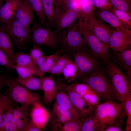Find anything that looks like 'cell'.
Segmentation results:
<instances>
[{
    "mask_svg": "<svg viewBox=\"0 0 131 131\" xmlns=\"http://www.w3.org/2000/svg\"><path fill=\"white\" fill-rule=\"evenodd\" d=\"M94 6L96 8L103 10H111L113 6L108 0H93Z\"/></svg>",
    "mask_w": 131,
    "mask_h": 131,
    "instance_id": "42",
    "label": "cell"
},
{
    "mask_svg": "<svg viewBox=\"0 0 131 131\" xmlns=\"http://www.w3.org/2000/svg\"><path fill=\"white\" fill-rule=\"evenodd\" d=\"M31 30L29 42L33 45L45 46L52 49L58 47L57 40L59 32L57 30H51L35 22Z\"/></svg>",
    "mask_w": 131,
    "mask_h": 131,
    "instance_id": "8",
    "label": "cell"
},
{
    "mask_svg": "<svg viewBox=\"0 0 131 131\" xmlns=\"http://www.w3.org/2000/svg\"><path fill=\"white\" fill-rule=\"evenodd\" d=\"M74 0L75 1H80L81 0Z\"/></svg>",
    "mask_w": 131,
    "mask_h": 131,
    "instance_id": "52",
    "label": "cell"
},
{
    "mask_svg": "<svg viewBox=\"0 0 131 131\" xmlns=\"http://www.w3.org/2000/svg\"><path fill=\"white\" fill-rule=\"evenodd\" d=\"M8 96L14 102L22 106H32L36 102H40L41 97L38 94L31 91L10 78L7 82Z\"/></svg>",
    "mask_w": 131,
    "mask_h": 131,
    "instance_id": "6",
    "label": "cell"
},
{
    "mask_svg": "<svg viewBox=\"0 0 131 131\" xmlns=\"http://www.w3.org/2000/svg\"><path fill=\"white\" fill-rule=\"evenodd\" d=\"M126 116L124 111L121 115L117 118L114 123L108 127L104 131H123L122 127L123 124V121Z\"/></svg>",
    "mask_w": 131,
    "mask_h": 131,
    "instance_id": "39",
    "label": "cell"
},
{
    "mask_svg": "<svg viewBox=\"0 0 131 131\" xmlns=\"http://www.w3.org/2000/svg\"><path fill=\"white\" fill-rule=\"evenodd\" d=\"M80 31L85 44L93 56L104 62H108L110 55L105 45L87 29L83 28Z\"/></svg>",
    "mask_w": 131,
    "mask_h": 131,
    "instance_id": "9",
    "label": "cell"
},
{
    "mask_svg": "<svg viewBox=\"0 0 131 131\" xmlns=\"http://www.w3.org/2000/svg\"><path fill=\"white\" fill-rule=\"evenodd\" d=\"M0 65L9 70L14 69L13 64L5 53L0 49Z\"/></svg>",
    "mask_w": 131,
    "mask_h": 131,
    "instance_id": "41",
    "label": "cell"
},
{
    "mask_svg": "<svg viewBox=\"0 0 131 131\" xmlns=\"http://www.w3.org/2000/svg\"><path fill=\"white\" fill-rule=\"evenodd\" d=\"M35 12L43 26L49 27L45 15L41 0H26Z\"/></svg>",
    "mask_w": 131,
    "mask_h": 131,
    "instance_id": "27",
    "label": "cell"
},
{
    "mask_svg": "<svg viewBox=\"0 0 131 131\" xmlns=\"http://www.w3.org/2000/svg\"><path fill=\"white\" fill-rule=\"evenodd\" d=\"M14 79L18 83L29 90H41L42 81L40 77L32 76L23 78L18 76Z\"/></svg>",
    "mask_w": 131,
    "mask_h": 131,
    "instance_id": "23",
    "label": "cell"
},
{
    "mask_svg": "<svg viewBox=\"0 0 131 131\" xmlns=\"http://www.w3.org/2000/svg\"><path fill=\"white\" fill-rule=\"evenodd\" d=\"M14 61L15 65L20 66H30L35 65L30 55L21 51L15 52Z\"/></svg>",
    "mask_w": 131,
    "mask_h": 131,
    "instance_id": "31",
    "label": "cell"
},
{
    "mask_svg": "<svg viewBox=\"0 0 131 131\" xmlns=\"http://www.w3.org/2000/svg\"><path fill=\"white\" fill-rule=\"evenodd\" d=\"M14 69L18 76L25 78L35 75L39 76L38 67L35 65L30 66H20L15 65Z\"/></svg>",
    "mask_w": 131,
    "mask_h": 131,
    "instance_id": "30",
    "label": "cell"
},
{
    "mask_svg": "<svg viewBox=\"0 0 131 131\" xmlns=\"http://www.w3.org/2000/svg\"><path fill=\"white\" fill-rule=\"evenodd\" d=\"M2 25L11 38L15 46L21 50H25L31 33V28L26 27L14 18Z\"/></svg>",
    "mask_w": 131,
    "mask_h": 131,
    "instance_id": "7",
    "label": "cell"
},
{
    "mask_svg": "<svg viewBox=\"0 0 131 131\" xmlns=\"http://www.w3.org/2000/svg\"><path fill=\"white\" fill-rule=\"evenodd\" d=\"M83 81L98 96L100 101L114 100L116 98L106 73L99 68Z\"/></svg>",
    "mask_w": 131,
    "mask_h": 131,
    "instance_id": "1",
    "label": "cell"
},
{
    "mask_svg": "<svg viewBox=\"0 0 131 131\" xmlns=\"http://www.w3.org/2000/svg\"><path fill=\"white\" fill-rule=\"evenodd\" d=\"M69 85L73 90L82 97L87 94L95 93L85 83H76Z\"/></svg>",
    "mask_w": 131,
    "mask_h": 131,
    "instance_id": "37",
    "label": "cell"
},
{
    "mask_svg": "<svg viewBox=\"0 0 131 131\" xmlns=\"http://www.w3.org/2000/svg\"><path fill=\"white\" fill-rule=\"evenodd\" d=\"M113 6L123 11L131 13V2L127 0H108Z\"/></svg>",
    "mask_w": 131,
    "mask_h": 131,
    "instance_id": "38",
    "label": "cell"
},
{
    "mask_svg": "<svg viewBox=\"0 0 131 131\" xmlns=\"http://www.w3.org/2000/svg\"><path fill=\"white\" fill-rule=\"evenodd\" d=\"M33 46V48L30 49L29 55L34 61L44 54L39 46Z\"/></svg>",
    "mask_w": 131,
    "mask_h": 131,
    "instance_id": "44",
    "label": "cell"
},
{
    "mask_svg": "<svg viewBox=\"0 0 131 131\" xmlns=\"http://www.w3.org/2000/svg\"><path fill=\"white\" fill-rule=\"evenodd\" d=\"M43 9L49 27L54 26L55 13L54 0H41Z\"/></svg>",
    "mask_w": 131,
    "mask_h": 131,
    "instance_id": "24",
    "label": "cell"
},
{
    "mask_svg": "<svg viewBox=\"0 0 131 131\" xmlns=\"http://www.w3.org/2000/svg\"><path fill=\"white\" fill-rule=\"evenodd\" d=\"M54 117L56 121L64 123L73 118L71 113L68 111L63 108L56 103L53 110Z\"/></svg>",
    "mask_w": 131,
    "mask_h": 131,
    "instance_id": "29",
    "label": "cell"
},
{
    "mask_svg": "<svg viewBox=\"0 0 131 131\" xmlns=\"http://www.w3.org/2000/svg\"><path fill=\"white\" fill-rule=\"evenodd\" d=\"M85 28L99 39L109 49L110 36L111 34L116 30L115 29L94 16L90 23Z\"/></svg>",
    "mask_w": 131,
    "mask_h": 131,
    "instance_id": "10",
    "label": "cell"
},
{
    "mask_svg": "<svg viewBox=\"0 0 131 131\" xmlns=\"http://www.w3.org/2000/svg\"><path fill=\"white\" fill-rule=\"evenodd\" d=\"M69 0H54L55 10H60L67 8Z\"/></svg>",
    "mask_w": 131,
    "mask_h": 131,
    "instance_id": "45",
    "label": "cell"
},
{
    "mask_svg": "<svg viewBox=\"0 0 131 131\" xmlns=\"http://www.w3.org/2000/svg\"><path fill=\"white\" fill-rule=\"evenodd\" d=\"M128 0V1H129V2H131V0Z\"/></svg>",
    "mask_w": 131,
    "mask_h": 131,
    "instance_id": "53",
    "label": "cell"
},
{
    "mask_svg": "<svg viewBox=\"0 0 131 131\" xmlns=\"http://www.w3.org/2000/svg\"><path fill=\"white\" fill-rule=\"evenodd\" d=\"M79 16L78 22L80 30L90 23L94 16L95 7L93 0H81Z\"/></svg>",
    "mask_w": 131,
    "mask_h": 131,
    "instance_id": "15",
    "label": "cell"
},
{
    "mask_svg": "<svg viewBox=\"0 0 131 131\" xmlns=\"http://www.w3.org/2000/svg\"><path fill=\"white\" fill-rule=\"evenodd\" d=\"M61 50H58L55 53L47 56L43 63L38 67L39 77H41L46 73H49L52 66L58 58Z\"/></svg>",
    "mask_w": 131,
    "mask_h": 131,
    "instance_id": "25",
    "label": "cell"
},
{
    "mask_svg": "<svg viewBox=\"0 0 131 131\" xmlns=\"http://www.w3.org/2000/svg\"><path fill=\"white\" fill-rule=\"evenodd\" d=\"M22 0H6L0 9V24L2 25L14 18Z\"/></svg>",
    "mask_w": 131,
    "mask_h": 131,
    "instance_id": "18",
    "label": "cell"
},
{
    "mask_svg": "<svg viewBox=\"0 0 131 131\" xmlns=\"http://www.w3.org/2000/svg\"><path fill=\"white\" fill-rule=\"evenodd\" d=\"M86 46L72 53L77 69V78L82 81L99 68L97 58Z\"/></svg>",
    "mask_w": 131,
    "mask_h": 131,
    "instance_id": "4",
    "label": "cell"
},
{
    "mask_svg": "<svg viewBox=\"0 0 131 131\" xmlns=\"http://www.w3.org/2000/svg\"><path fill=\"white\" fill-rule=\"evenodd\" d=\"M77 69L74 61L69 59L64 67L62 72L65 79L70 82L77 78Z\"/></svg>",
    "mask_w": 131,
    "mask_h": 131,
    "instance_id": "28",
    "label": "cell"
},
{
    "mask_svg": "<svg viewBox=\"0 0 131 131\" xmlns=\"http://www.w3.org/2000/svg\"><path fill=\"white\" fill-rule=\"evenodd\" d=\"M34 12L26 0H22L18 7L14 18L25 26L30 27L34 19Z\"/></svg>",
    "mask_w": 131,
    "mask_h": 131,
    "instance_id": "14",
    "label": "cell"
},
{
    "mask_svg": "<svg viewBox=\"0 0 131 131\" xmlns=\"http://www.w3.org/2000/svg\"><path fill=\"white\" fill-rule=\"evenodd\" d=\"M13 42L3 26H0V49L6 54L13 64L15 65V52L13 49Z\"/></svg>",
    "mask_w": 131,
    "mask_h": 131,
    "instance_id": "21",
    "label": "cell"
},
{
    "mask_svg": "<svg viewBox=\"0 0 131 131\" xmlns=\"http://www.w3.org/2000/svg\"><path fill=\"white\" fill-rule=\"evenodd\" d=\"M28 106H22L14 108L11 125L16 126V122L17 120L21 118L28 116Z\"/></svg>",
    "mask_w": 131,
    "mask_h": 131,
    "instance_id": "34",
    "label": "cell"
},
{
    "mask_svg": "<svg viewBox=\"0 0 131 131\" xmlns=\"http://www.w3.org/2000/svg\"><path fill=\"white\" fill-rule=\"evenodd\" d=\"M81 131H103L94 113L93 115L89 116L86 118L81 124Z\"/></svg>",
    "mask_w": 131,
    "mask_h": 131,
    "instance_id": "26",
    "label": "cell"
},
{
    "mask_svg": "<svg viewBox=\"0 0 131 131\" xmlns=\"http://www.w3.org/2000/svg\"><path fill=\"white\" fill-rule=\"evenodd\" d=\"M57 43V47H60L61 51L72 53L85 44L78 22L59 32Z\"/></svg>",
    "mask_w": 131,
    "mask_h": 131,
    "instance_id": "5",
    "label": "cell"
},
{
    "mask_svg": "<svg viewBox=\"0 0 131 131\" xmlns=\"http://www.w3.org/2000/svg\"><path fill=\"white\" fill-rule=\"evenodd\" d=\"M111 59L120 67L127 70L131 67V47L121 52L114 51Z\"/></svg>",
    "mask_w": 131,
    "mask_h": 131,
    "instance_id": "22",
    "label": "cell"
},
{
    "mask_svg": "<svg viewBox=\"0 0 131 131\" xmlns=\"http://www.w3.org/2000/svg\"><path fill=\"white\" fill-rule=\"evenodd\" d=\"M55 99L56 103L60 106L69 111L73 118L79 119L81 114L73 105L66 92L62 90L57 91Z\"/></svg>",
    "mask_w": 131,
    "mask_h": 131,
    "instance_id": "20",
    "label": "cell"
},
{
    "mask_svg": "<svg viewBox=\"0 0 131 131\" xmlns=\"http://www.w3.org/2000/svg\"><path fill=\"white\" fill-rule=\"evenodd\" d=\"M54 26L60 32L68 27L79 19V11L67 7L65 9L55 11Z\"/></svg>",
    "mask_w": 131,
    "mask_h": 131,
    "instance_id": "11",
    "label": "cell"
},
{
    "mask_svg": "<svg viewBox=\"0 0 131 131\" xmlns=\"http://www.w3.org/2000/svg\"><path fill=\"white\" fill-rule=\"evenodd\" d=\"M3 0H0V9L3 5Z\"/></svg>",
    "mask_w": 131,
    "mask_h": 131,
    "instance_id": "51",
    "label": "cell"
},
{
    "mask_svg": "<svg viewBox=\"0 0 131 131\" xmlns=\"http://www.w3.org/2000/svg\"><path fill=\"white\" fill-rule=\"evenodd\" d=\"M60 126V130L63 131H81V123L79 119L73 118Z\"/></svg>",
    "mask_w": 131,
    "mask_h": 131,
    "instance_id": "36",
    "label": "cell"
},
{
    "mask_svg": "<svg viewBox=\"0 0 131 131\" xmlns=\"http://www.w3.org/2000/svg\"><path fill=\"white\" fill-rule=\"evenodd\" d=\"M123 104V110L127 119L125 131H131V95L127 98L122 102Z\"/></svg>",
    "mask_w": 131,
    "mask_h": 131,
    "instance_id": "35",
    "label": "cell"
},
{
    "mask_svg": "<svg viewBox=\"0 0 131 131\" xmlns=\"http://www.w3.org/2000/svg\"><path fill=\"white\" fill-rule=\"evenodd\" d=\"M46 56L44 54L36 59L34 61V65L38 67L43 63Z\"/></svg>",
    "mask_w": 131,
    "mask_h": 131,
    "instance_id": "48",
    "label": "cell"
},
{
    "mask_svg": "<svg viewBox=\"0 0 131 131\" xmlns=\"http://www.w3.org/2000/svg\"><path fill=\"white\" fill-rule=\"evenodd\" d=\"M61 85L67 93L73 105L81 115L87 114L92 110L93 108L87 107L86 106H88L83 98L73 90L69 85L64 83Z\"/></svg>",
    "mask_w": 131,
    "mask_h": 131,
    "instance_id": "17",
    "label": "cell"
},
{
    "mask_svg": "<svg viewBox=\"0 0 131 131\" xmlns=\"http://www.w3.org/2000/svg\"><path fill=\"white\" fill-rule=\"evenodd\" d=\"M69 59L65 55L59 56L49 73L53 75H61L64 67Z\"/></svg>",
    "mask_w": 131,
    "mask_h": 131,
    "instance_id": "33",
    "label": "cell"
},
{
    "mask_svg": "<svg viewBox=\"0 0 131 131\" xmlns=\"http://www.w3.org/2000/svg\"><path fill=\"white\" fill-rule=\"evenodd\" d=\"M94 16L98 19L107 23L117 30H121L131 34V30L126 28L111 10L95 9Z\"/></svg>",
    "mask_w": 131,
    "mask_h": 131,
    "instance_id": "16",
    "label": "cell"
},
{
    "mask_svg": "<svg viewBox=\"0 0 131 131\" xmlns=\"http://www.w3.org/2000/svg\"><path fill=\"white\" fill-rule=\"evenodd\" d=\"M94 108V115L103 131L113 124L123 110V102L111 100L99 103Z\"/></svg>",
    "mask_w": 131,
    "mask_h": 131,
    "instance_id": "3",
    "label": "cell"
},
{
    "mask_svg": "<svg viewBox=\"0 0 131 131\" xmlns=\"http://www.w3.org/2000/svg\"><path fill=\"white\" fill-rule=\"evenodd\" d=\"M127 75L129 81L131 83V67L129 68L127 70Z\"/></svg>",
    "mask_w": 131,
    "mask_h": 131,
    "instance_id": "50",
    "label": "cell"
},
{
    "mask_svg": "<svg viewBox=\"0 0 131 131\" xmlns=\"http://www.w3.org/2000/svg\"><path fill=\"white\" fill-rule=\"evenodd\" d=\"M41 130L35 126L31 121L27 123L21 131H41Z\"/></svg>",
    "mask_w": 131,
    "mask_h": 131,
    "instance_id": "46",
    "label": "cell"
},
{
    "mask_svg": "<svg viewBox=\"0 0 131 131\" xmlns=\"http://www.w3.org/2000/svg\"><path fill=\"white\" fill-rule=\"evenodd\" d=\"M10 78L7 74H0V92L3 87L6 85L7 81Z\"/></svg>",
    "mask_w": 131,
    "mask_h": 131,
    "instance_id": "47",
    "label": "cell"
},
{
    "mask_svg": "<svg viewBox=\"0 0 131 131\" xmlns=\"http://www.w3.org/2000/svg\"><path fill=\"white\" fill-rule=\"evenodd\" d=\"M15 102L10 99L5 101L0 106V122L4 113L10 109L15 107Z\"/></svg>",
    "mask_w": 131,
    "mask_h": 131,
    "instance_id": "43",
    "label": "cell"
},
{
    "mask_svg": "<svg viewBox=\"0 0 131 131\" xmlns=\"http://www.w3.org/2000/svg\"><path fill=\"white\" fill-rule=\"evenodd\" d=\"M42 81L41 90L43 93V101L46 103L52 104L57 92L56 86L51 76L41 77Z\"/></svg>",
    "mask_w": 131,
    "mask_h": 131,
    "instance_id": "19",
    "label": "cell"
},
{
    "mask_svg": "<svg viewBox=\"0 0 131 131\" xmlns=\"http://www.w3.org/2000/svg\"><path fill=\"white\" fill-rule=\"evenodd\" d=\"M107 62L106 74L116 98L123 102L131 95V83L127 75L120 68L113 62Z\"/></svg>",
    "mask_w": 131,
    "mask_h": 131,
    "instance_id": "2",
    "label": "cell"
},
{
    "mask_svg": "<svg viewBox=\"0 0 131 131\" xmlns=\"http://www.w3.org/2000/svg\"><path fill=\"white\" fill-rule=\"evenodd\" d=\"M110 10L116 16L126 28L131 30V13L118 9L113 6Z\"/></svg>",
    "mask_w": 131,
    "mask_h": 131,
    "instance_id": "32",
    "label": "cell"
},
{
    "mask_svg": "<svg viewBox=\"0 0 131 131\" xmlns=\"http://www.w3.org/2000/svg\"><path fill=\"white\" fill-rule=\"evenodd\" d=\"M87 105L93 108L100 103L98 96L95 93L86 94L82 97Z\"/></svg>",
    "mask_w": 131,
    "mask_h": 131,
    "instance_id": "40",
    "label": "cell"
},
{
    "mask_svg": "<svg viewBox=\"0 0 131 131\" xmlns=\"http://www.w3.org/2000/svg\"><path fill=\"white\" fill-rule=\"evenodd\" d=\"M30 112V121L41 131L45 129L50 117L48 111L38 102L32 106Z\"/></svg>",
    "mask_w": 131,
    "mask_h": 131,
    "instance_id": "13",
    "label": "cell"
},
{
    "mask_svg": "<svg viewBox=\"0 0 131 131\" xmlns=\"http://www.w3.org/2000/svg\"><path fill=\"white\" fill-rule=\"evenodd\" d=\"M10 98L7 95L0 94V106L6 101Z\"/></svg>",
    "mask_w": 131,
    "mask_h": 131,
    "instance_id": "49",
    "label": "cell"
},
{
    "mask_svg": "<svg viewBox=\"0 0 131 131\" xmlns=\"http://www.w3.org/2000/svg\"><path fill=\"white\" fill-rule=\"evenodd\" d=\"M131 34L116 30L112 33L109 40V48L114 51L121 52L131 47Z\"/></svg>",
    "mask_w": 131,
    "mask_h": 131,
    "instance_id": "12",
    "label": "cell"
}]
</instances>
